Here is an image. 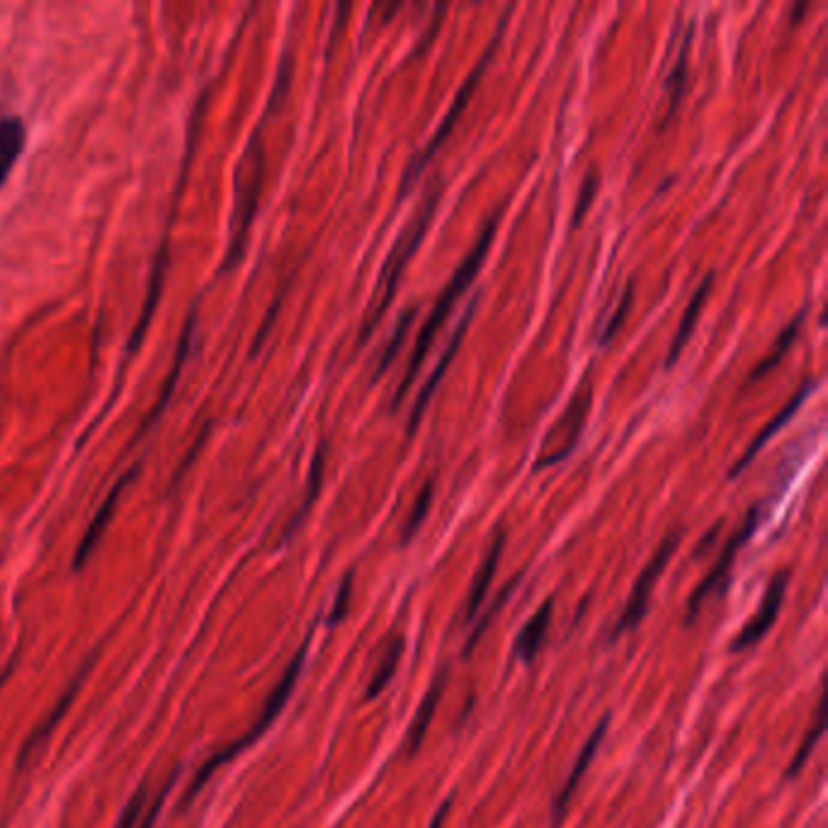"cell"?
Listing matches in <instances>:
<instances>
[{"mask_svg": "<svg viewBox=\"0 0 828 828\" xmlns=\"http://www.w3.org/2000/svg\"><path fill=\"white\" fill-rule=\"evenodd\" d=\"M498 219H501V214H498V212H493L491 217L486 219V224L481 226L479 238H476L472 251L464 255V260L459 263V268L455 270V275H452V280L447 282V287L440 292L438 302H435L433 311L428 314V321H425L421 331H418L416 345H413V353H411V362H408V370H406L404 377H401L399 389H396V394H394V404H391V406H394V411H396V406L401 404V399L406 396V391L411 389L413 379L418 377V370H421L423 360L428 357V350L433 348V340H435V336H438L442 323H445L447 316H450L452 306H455L457 299L462 297L464 292H467L469 285L474 282V277L479 275L481 263L486 260V253H489L493 236H496Z\"/></svg>", "mask_w": 828, "mask_h": 828, "instance_id": "6da1fadb", "label": "cell"}, {"mask_svg": "<svg viewBox=\"0 0 828 828\" xmlns=\"http://www.w3.org/2000/svg\"><path fill=\"white\" fill-rule=\"evenodd\" d=\"M350 595H353V571H350V574L343 578V583H340L336 603H333L331 615H328V627H336L345 620V615H348V608H350Z\"/></svg>", "mask_w": 828, "mask_h": 828, "instance_id": "4316f807", "label": "cell"}, {"mask_svg": "<svg viewBox=\"0 0 828 828\" xmlns=\"http://www.w3.org/2000/svg\"><path fill=\"white\" fill-rule=\"evenodd\" d=\"M678 544H680V532H671V535H668L666 540L661 542V547L656 549L654 557H651L649 564L644 566L642 574H639L637 581H634L632 593H629L625 610H622V617L617 620L615 629H612V637H620V634L629 632V629H634L639 625V622L644 620L646 608H649V600H651V593H654L656 581H659L663 569H666V564L671 561L673 554H676Z\"/></svg>", "mask_w": 828, "mask_h": 828, "instance_id": "8992f818", "label": "cell"}, {"mask_svg": "<svg viewBox=\"0 0 828 828\" xmlns=\"http://www.w3.org/2000/svg\"><path fill=\"white\" fill-rule=\"evenodd\" d=\"M413 316H416V309H413V306H408V309L404 311V316H401L399 323H396V328H394V338H391V343L387 345V350H384L382 360H379L377 372H374V379L382 377V374L389 370L391 362H394V357H396V353H399L401 343H404V338H406V331H408V328H411Z\"/></svg>", "mask_w": 828, "mask_h": 828, "instance_id": "cb8c5ba5", "label": "cell"}, {"mask_svg": "<svg viewBox=\"0 0 828 828\" xmlns=\"http://www.w3.org/2000/svg\"><path fill=\"white\" fill-rule=\"evenodd\" d=\"M591 401L593 389L591 384H588V379H583L581 387L576 389V394L571 396V401L566 404L564 411H561L557 423H554L552 428H549V433L544 435L542 452L540 457L535 459V472H542V469L564 462V459L574 452L576 442L583 433V425H586Z\"/></svg>", "mask_w": 828, "mask_h": 828, "instance_id": "5b68a950", "label": "cell"}, {"mask_svg": "<svg viewBox=\"0 0 828 828\" xmlns=\"http://www.w3.org/2000/svg\"><path fill=\"white\" fill-rule=\"evenodd\" d=\"M440 197H442L440 187L438 185L430 187L428 195H425L423 202L418 204L413 219L408 221V224L404 226V231H401V236L396 238V243L391 246L387 260H384V265H382V272H379L377 287H374V297H372L370 311H367L365 321H362V326H360V336H357V343H365V340H370L372 333L377 331L379 321L384 319V314H387L391 302H394L396 287H399L401 275H404L406 265L411 263L413 253H416L418 246L423 243L425 231H428L430 221H433V217H435V209H438V204H440Z\"/></svg>", "mask_w": 828, "mask_h": 828, "instance_id": "7a4b0ae2", "label": "cell"}, {"mask_svg": "<svg viewBox=\"0 0 828 828\" xmlns=\"http://www.w3.org/2000/svg\"><path fill=\"white\" fill-rule=\"evenodd\" d=\"M503 547H506V532L498 530L496 537H493L489 552H486L484 561H481L479 571H476L472 588H469L467 612H464V620H467V622H472L474 617L479 615L481 603H484V598H486V593H489V586H491L493 576H496V569H498V561H501Z\"/></svg>", "mask_w": 828, "mask_h": 828, "instance_id": "9a60e30c", "label": "cell"}, {"mask_svg": "<svg viewBox=\"0 0 828 828\" xmlns=\"http://www.w3.org/2000/svg\"><path fill=\"white\" fill-rule=\"evenodd\" d=\"M323 459H326V445H321V447H319V452H316L314 464H311V472H309V493H306V498H304L302 508H299V513L294 515L292 523H289L287 532H285V540H287L289 535H292L294 530H297L299 523H302V520H304V515L309 513V508H311V506H314L316 496H319V491H321V481H323Z\"/></svg>", "mask_w": 828, "mask_h": 828, "instance_id": "7402d4cb", "label": "cell"}, {"mask_svg": "<svg viewBox=\"0 0 828 828\" xmlns=\"http://www.w3.org/2000/svg\"><path fill=\"white\" fill-rule=\"evenodd\" d=\"M608 724H610L608 714H605V717L600 719L598 724H595L593 734L588 736V741H586V744H583L581 753H578V756H576V763H574V768H571V773H569V778H566L564 787H561L559 795L554 797V804H552V824L554 826H557L559 821L564 819L566 809H569L571 799H574L578 785H581V780H583V775H586V770L591 768V761L595 758V753H598L600 744H603L605 731H608Z\"/></svg>", "mask_w": 828, "mask_h": 828, "instance_id": "9c48e42d", "label": "cell"}, {"mask_svg": "<svg viewBox=\"0 0 828 828\" xmlns=\"http://www.w3.org/2000/svg\"><path fill=\"white\" fill-rule=\"evenodd\" d=\"M93 661H95V654L90 656L88 661H85V666L81 668V673H78L76 676V680H73L71 685H68V690L64 693V697H61L59 702H56L54 705V710L49 712V717L44 719L42 724H39L37 729L32 731L30 734V739L25 741V744H22V748H20V761H17V765H20V770L25 768L27 763H30V758L34 756V753H37V748H42V744L44 741L49 739L51 736V731L56 729V724L61 722V719L66 717V712H68V707L73 705V700H76V695H78V690H81V685H83V680L88 678V671L90 668H93Z\"/></svg>", "mask_w": 828, "mask_h": 828, "instance_id": "7c38bea8", "label": "cell"}, {"mask_svg": "<svg viewBox=\"0 0 828 828\" xmlns=\"http://www.w3.org/2000/svg\"><path fill=\"white\" fill-rule=\"evenodd\" d=\"M430 503H433V481H425L421 493H418L416 503H413L411 515H408L404 532H401V542H411L413 535L421 530L425 515H428V510H430Z\"/></svg>", "mask_w": 828, "mask_h": 828, "instance_id": "603a6c76", "label": "cell"}, {"mask_svg": "<svg viewBox=\"0 0 828 828\" xmlns=\"http://www.w3.org/2000/svg\"><path fill=\"white\" fill-rule=\"evenodd\" d=\"M802 321H804V309L799 311L795 319L787 323L785 328H782V333L778 336V340H775V343H773V348H770V353L765 355L761 362H758L756 370H753L751 377H748V382H758V379L765 377V374L773 370V367L780 365L782 357L787 355V350H790L792 343H795V340H797V333H799V328H802Z\"/></svg>", "mask_w": 828, "mask_h": 828, "instance_id": "d6986e66", "label": "cell"}, {"mask_svg": "<svg viewBox=\"0 0 828 828\" xmlns=\"http://www.w3.org/2000/svg\"><path fill=\"white\" fill-rule=\"evenodd\" d=\"M401 654H404V639L401 637H391L387 646H384V654H382V661H379L377 671H374V676L370 680V685H367V693H365V700H374L379 693H382L384 688L391 683V678H394L396 668H399V659Z\"/></svg>", "mask_w": 828, "mask_h": 828, "instance_id": "ffe728a7", "label": "cell"}, {"mask_svg": "<svg viewBox=\"0 0 828 828\" xmlns=\"http://www.w3.org/2000/svg\"><path fill=\"white\" fill-rule=\"evenodd\" d=\"M450 807H452V799H447V802L440 804V809L435 812L433 821H430V828H442V824H445V819H447V814H450Z\"/></svg>", "mask_w": 828, "mask_h": 828, "instance_id": "1f68e13d", "label": "cell"}, {"mask_svg": "<svg viewBox=\"0 0 828 828\" xmlns=\"http://www.w3.org/2000/svg\"><path fill=\"white\" fill-rule=\"evenodd\" d=\"M515 583H518V578H513V581H510L508 586L503 588V591H501V598H498L496 603L491 605V610H489V612H484V617H481V622H479V625H476V629L472 632V637H469L467 646H464V656L472 654V649L476 646V642H479V639H481V634H484V629L489 627V622L493 620V615H496V612L503 608V603H506V600L510 598V591H513V588H515Z\"/></svg>", "mask_w": 828, "mask_h": 828, "instance_id": "484cf974", "label": "cell"}, {"mask_svg": "<svg viewBox=\"0 0 828 828\" xmlns=\"http://www.w3.org/2000/svg\"><path fill=\"white\" fill-rule=\"evenodd\" d=\"M306 649H309V639H306V642L302 644V649L297 651V654H294V659L289 661V666H287V671L282 673V678H280V683L275 685V690H272L270 693V697H268V702H265V707H263V712H260V717H258V722L253 724L251 729L246 731V734L241 736V739H236L234 744H229V746H224L221 748L219 753H214L212 758H209L207 763L202 765L200 770H197V775H195V780H192V785H190V790H187V797H185V804L190 802L192 797L197 795V792H202V787L207 785V780L212 778L214 775V770L217 768H221V765L224 763H229L231 758H236L238 753H243L246 751L248 746L251 744H255V741L260 739V736L265 734V731L270 729V724L275 722L277 717H280V712L285 710V705H287V700H289V695H292V690H294V685H297V680H299V676H302V668H304V661H306Z\"/></svg>", "mask_w": 828, "mask_h": 828, "instance_id": "3957f363", "label": "cell"}, {"mask_svg": "<svg viewBox=\"0 0 828 828\" xmlns=\"http://www.w3.org/2000/svg\"><path fill=\"white\" fill-rule=\"evenodd\" d=\"M595 190H598V173H593V170H591V173L586 175V180H583V185H581V197H578V204L574 209V224H581V219L586 217L588 204L593 202Z\"/></svg>", "mask_w": 828, "mask_h": 828, "instance_id": "f1b7e54d", "label": "cell"}, {"mask_svg": "<svg viewBox=\"0 0 828 828\" xmlns=\"http://www.w3.org/2000/svg\"><path fill=\"white\" fill-rule=\"evenodd\" d=\"M758 518H761V506H753L751 510H748L744 525H741L739 530H736L734 535H731V540L727 544H724L722 554H719V559L714 561V566L710 569V574L705 576V581H702L700 586L695 588V593L690 595V600H688V625L695 620L697 612H700V608H702V603H705V600L710 598V593L717 591L719 583L727 581V576H729V571H731V564H734L736 554H739V549L744 547V544L748 540H751L753 532H756Z\"/></svg>", "mask_w": 828, "mask_h": 828, "instance_id": "52a82bcc", "label": "cell"}, {"mask_svg": "<svg viewBox=\"0 0 828 828\" xmlns=\"http://www.w3.org/2000/svg\"><path fill=\"white\" fill-rule=\"evenodd\" d=\"M175 778H178V773H173V778L168 780V785L163 787L161 790V797L156 799V802L151 804V809H149V814H146V819L141 821V824H136L139 828H153V824H156V819H158V814H161V807H163V802H166V797H168V792H170V787H173V782H175Z\"/></svg>", "mask_w": 828, "mask_h": 828, "instance_id": "4dcf8cb0", "label": "cell"}, {"mask_svg": "<svg viewBox=\"0 0 828 828\" xmlns=\"http://www.w3.org/2000/svg\"><path fill=\"white\" fill-rule=\"evenodd\" d=\"M787 583H790V571H780V574L775 576L773 581H770L768 591H765V595H763L761 608H758L756 615L751 617V622H748V625L741 629L739 637L731 642V651H734V654H741V651L756 646L765 637V634L773 629L775 620H778V612L782 608V600H785Z\"/></svg>", "mask_w": 828, "mask_h": 828, "instance_id": "ba28073f", "label": "cell"}, {"mask_svg": "<svg viewBox=\"0 0 828 828\" xmlns=\"http://www.w3.org/2000/svg\"><path fill=\"white\" fill-rule=\"evenodd\" d=\"M688 47H690V34L688 37H685V42H683V49H680V54H678V68H676V73H673L671 76V83H676V90H673V98H671V105L676 107L678 105V98H680V85H683V81H685V66H688Z\"/></svg>", "mask_w": 828, "mask_h": 828, "instance_id": "f546056e", "label": "cell"}, {"mask_svg": "<svg viewBox=\"0 0 828 828\" xmlns=\"http://www.w3.org/2000/svg\"><path fill=\"white\" fill-rule=\"evenodd\" d=\"M447 676H450V668L442 666L438 671V676H435L433 683H430L428 693H425L421 705H418V712H416V717H413L411 729H408V739H406L408 756H416V753L421 751L425 734H428V727H430V722H433L435 710H438L442 693H445Z\"/></svg>", "mask_w": 828, "mask_h": 828, "instance_id": "4fadbf2b", "label": "cell"}, {"mask_svg": "<svg viewBox=\"0 0 828 828\" xmlns=\"http://www.w3.org/2000/svg\"><path fill=\"white\" fill-rule=\"evenodd\" d=\"M506 25H508V13L501 17V27H498V32L493 34V37H491L489 47H486L484 54H481L479 64H476V66L472 68V73H469V76H467V81H464V83H462V88L457 90L455 102H452V105H450V110H447V115L442 117L440 127L435 129V134H433V136H430V141H428V144H425V149H423L421 153H416V158H413V161L408 163L406 173L401 175L399 197H406V195H408V190H411L413 183H416V180L421 178V173L425 170V166H428V163L433 161L435 153H438L440 146L445 144L447 136L452 134V129H455V124L459 122V117H462V115H464V110H467V107H469V100H472V95H474L476 85L481 83V78H484L486 68L491 66L493 54H496L498 44H501V37H503V30H506Z\"/></svg>", "mask_w": 828, "mask_h": 828, "instance_id": "277c9868", "label": "cell"}, {"mask_svg": "<svg viewBox=\"0 0 828 828\" xmlns=\"http://www.w3.org/2000/svg\"><path fill=\"white\" fill-rule=\"evenodd\" d=\"M144 804H146V787L141 785L139 790L134 792V797L129 799V804H127V809H124V814L119 816L117 828H134L136 824H139L141 814H144Z\"/></svg>", "mask_w": 828, "mask_h": 828, "instance_id": "83f0119b", "label": "cell"}, {"mask_svg": "<svg viewBox=\"0 0 828 828\" xmlns=\"http://www.w3.org/2000/svg\"><path fill=\"white\" fill-rule=\"evenodd\" d=\"M714 285V272L710 275H705V280H702V285L695 289L693 299H690L688 309H685L683 319H680V326L676 331V336H673V343H671V350H668V360H666V367H671L673 362L678 360L680 353H683L685 343H688L690 336H693V328L697 319H700V311H702V304H705L707 294H710V289Z\"/></svg>", "mask_w": 828, "mask_h": 828, "instance_id": "e0dca14e", "label": "cell"}, {"mask_svg": "<svg viewBox=\"0 0 828 828\" xmlns=\"http://www.w3.org/2000/svg\"><path fill=\"white\" fill-rule=\"evenodd\" d=\"M549 622H552V598L544 600L542 608L537 610L530 620H527L523 632H520L518 639H515V656H518L520 661L530 663L537 654H540L544 637H547Z\"/></svg>", "mask_w": 828, "mask_h": 828, "instance_id": "2e32d148", "label": "cell"}, {"mask_svg": "<svg viewBox=\"0 0 828 828\" xmlns=\"http://www.w3.org/2000/svg\"><path fill=\"white\" fill-rule=\"evenodd\" d=\"M632 299H634V282H629V285L625 287V292H622L615 314L610 316V321L605 323L603 333H600V345H603V348L617 336V331H620L622 323H625V319L629 316V309H632Z\"/></svg>", "mask_w": 828, "mask_h": 828, "instance_id": "d4e9b609", "label": "cell"}, {"mask_svg": "<svg viewBox=\"0 0 828 828\" xmlns=\"http://www.w3.org/2000/svg\"><path fill=\"white\" fill-rule=\"evenodd\" d=\"M136 472H139V469H129L127 474L122 476V479L117 481L115 484V489H112L110 493H107V498H105V503H102L100 506V510H98V515H95L93 518V523L88 525V530H85V535H83V540H81V544H78V549H76V557H73V569L76 571H81L85 564H88V559H90V554L95 552V547H98V542H100V537L105 535V530H107V525H110V520H112V515H115V510H117V501H119V496H122L124 493V489H127L129 484H132V479L136 476Z\"/></svg>", "mask_w": 828, "mask_h": 828, "instance_id": "8fae6325", "label": "cell"}, {"mask_svg": "<svg viewBox=\"0 0 828 828\" xmlns=\"http://www.w3.org/2000/svg\"><path fill=\"white\" fill-rule=\"evenodd\" d=\"M821 734H824V700H819V705H816L812 727H809L807 734H804V739H802V744H799V748H797L795 758H792L790 765H787L785 778H797L799 770L804 768V763H807L809 756H812L816 741L821 739Z\"/></svg>", "mask_w": 828, "mask_h": 828, "instance_id": "44dd1931", "label": "cell"}, {"mask_svg": "<svg viewBox=\"0 0 828 828\" xmlns=\"http://www.w3.org/2000/svg\"><path fill=\"white\" fill-rule=\"evenodd\" d=\"M25 149V124L20 117H0V185Z\"/></svg>", "mask_w": 828, "mask_h": 828, "instance_id": "ac0fdd59", "label": "cell"}, {"mask_svg": "<svg viewBox=\"0 0 828 828\" xmlns=\"http://www.w3.org/2000/svg\"><path fill=\"white\" fill-rule=\"evenodd\" d=\"M474 309H476V299L472 304L467 306V311H464V316H462V321H459V326H457V331H455V336H452V340H450V345H447L445 350H442V357L438 360V365H435V370H433V374H430L428 377V382L423 384V389H421V394H418V399H416V404H413V411H411V421H408V438H411L413 433H416L418 430V423H421V418H423V413H425V408H428V404H430V399H433V394H435V389H438V384L442 382V377H445V372H447V367H450V362L455 360V355H457V350H459V345H462V340H464V336H467V328H469V321H472V316H474Z\"/></svg>", "mask_w": 828, "mask_h": 828, "instance_id": "30bf717a", "label": "cell"}, {"mask_svg": "<svg viewBox=\"0 0 828 828\" xmlns=\"http://www.w3.org/2000/svg\"><path fill=\"white\" fill-rule=\"evenodd\" d=\"M812 387H814V382H804V384H802V387H799V389H797V394H795V396H792V399H790V401H787V404L780 408V411H778V416H775V418H773V421H770L768 425H765V428L761 430V433H758V435H756V440H753V442H751V445H748V450L744 452V457H741V459H739V462H736V467H734V469H731V472H729V479H736V476H739L741 472H744V469L748 467V464H751V462H753V459H756V457H758V452H761V450H763V445H765V442H768L770 438H773V435H778V430L782 428V425H785L787 421H790V418H792V416H795V413H797V408H799V406H802V401H804V399H807V396H809V394H812Z\"/></svg>", "mask_w": 828, "mask_h": 828, "instance_id": "5bb4252c", "label": "cell"}]
</instances>
